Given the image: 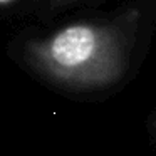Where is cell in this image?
I'll return each mask as SVG.
<instances>
[{"label": "cell", "instance_id": "1", "mask_svg": "<svg viewBox=\"0 0 156 156\" xmlns=\"http://www.w3.org/2000/svg\"><path fill=\"white\" fill-rule=\"evenodd\" d=\"M139 25L131 9L109 20L71 24L25 45L27 62L44 77L72 89H102L126 74Z\"/></svg>", "mask_w": 156, "mask_h": 156}, {"label": "cell", "instance_id": "2", "mask_svg": "<svg viewBox=\"0 0 156 156\" xmlns=\"http://www.w3.org/2000/svg\"><path fill=\"white\" fill-rule=\"evenodd\" d=\"M47 2H52V4L62 5V4H71V2H79V0H47Z\"/></svg>", "mask_w": 156, "mask_h": 156}, {"label": "cell", "instance_id": "3", "mask_svg": "<svg viewBox=\"0 0 156 156\" xmlns=\"http://www.w3.org/2000/svg\"><path fill=\"white\" fill-rule=\"evenodd\" d=\"M10 2H14V0H0V5H7V4H10Z\"/></svg>", "mask_w": 156, "mask_h": 156}]
</instances>
